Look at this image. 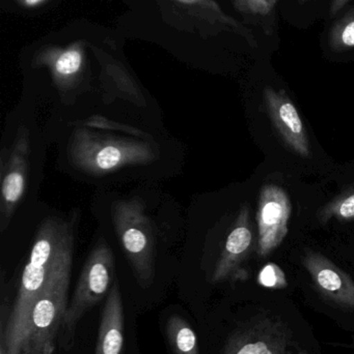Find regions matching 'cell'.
<instances>
[{
    "label": "cell",
    "mask_w": 354,
    "mask_h": 354,
    "mask_svg": "<svg viewBox=\"0 0 354 354\" xmlns=\"http://www.w3.org/2000/svg\"><path fill=\"white\" fill-rule=\"evenodd\" d=\"M87 127H94V128L109 129V130H116L118 132H124L126 134L133 135L135 137H143V138H148V135H145L143 131L136 130V129L130 128V127L123 126V124H118V122H110V120H105L103 118H93L87 122Z\"/></svg>",
    "instance_id": "cell-18"
},
{
    "label": "cell",
    "mask_w": 354,
    "mask_h": 354,
    "mask_svg": "<svg viewBox=\"0 0 354 354\" xmlns=\"http://www.w3.org/2000/svg\"><path fill=\"white\" fill-rule=\"evenodd\" d=\"M28 6H33V4L39 3V2L43 1V0H25Z\"/></svg>",
    "instance_id": "cell-23"
},
{
    "label": "cell",
    "mask_w": 354,
    "mask_h": 354,
    "mask_svg": "<svg viewBox=\"0 0 354 354\" xmlns=\"http://www.w3.org/2000/svg\"><path fill=\"white\" fill-rule=\"evenodd\" d=\"M124 308L118 282L112 284L100 320L95 354H122Z\"/></svg>",
    "instance_id": "cell-12"
},
{
    "label": "cell",
    "mask_w": 354,
    "mask_h": 354,
    "mask_svg": "<svg viewBox=\"0 0 354 354\" xmlns=\"http://www.w3.org/2000/svg\"><path fill=\"white\" fill-rule=\"evenodd\" d=\"M263 99L270 120L285 145L301 157L309 158L311 147L305 124L286 91L266 87Z\"/></svg>",
    "instance_id": "cell-9"
},
{
    "label": "cell",
    "mask_w": 354,
    "mask_h": 354,
    "mask_svg": "<svg viewBox=\"0 0 354 354\" xmlns=\"http://www.w3.org/2000/svg\"><path fill=\"white\" fill-rule=\"evenodd\" d=\"M260 286L268 289H284L288 286L284 270L276 263H268L262 268L258 274Z\"/></svg>",
    "instance_id": "cell-17"
},
{
    "label": "cell",
    "mask_w": 354,
    "mask_h": 354,
    "mask_svg": "<svg viewBox=\"0 0 354 354\" xmlns=\"http://www.w3.org/2000/svg\"><path fill=\"white\" fill-rule=\"evenodd\" d=\"M112 220L137 281L143 287L150 286L155 274L154 237L143 201L131 198L114 202Z\"/></svg>",
    "instance_id": "cell-4"
},
{
    "label": "cell",
    "mask_w": 354,
    "mask_h": 354,
    "mask_svg": "<svg viewBox=\"0 0 354 354\" xmlns=\"http://www.w3.org/2000/svg\"><path fill=\"white\" fill-rule=\"evenodd\" d=\"M70 225L50 218L44 221L35 235L28 261L23 270L20 286L6 328H2L1 346L8 354H21L29 318L51 274L62 239Z\"/></svg>",
    "instance_id": "cell-1"
},
{
    "label": "cell",
    "mask_w": 354,
    "mask_h": 354,
    "mask_svg": "<svg viewBox=\"0 0 354 354\" xmlns=\"http://www.w3.org/2000/svg\"><path fill=\"white\" fill-rule=\"evenodd\" d=\"M328 43L337 52L354 49V6L334 23L330 28Z\"/></svg>",
    "instance_id": "cell-14"
},
{
    "label": "cell",
    "mask_w": 354,
    "mask_h": 354,
    "mask_svg": "<svg viewBox=\"0 0 354 354\" xmlns=\"http://www.w3.org/2000/svg\"><path fill=\"white\" fill-rule=\"evenodd\" d=\"M82 64L81 54L76 50L64 52L57 58L54 64L56 76L60 79H69L79 72Z\"/></svg>",
    "instance_id": "cell-16"
},
{
    "label": "cell",
    "mask_w": 354,
    "mask_h": 354,
    "mask_svg": "<svg viewBox=\"0 0 354 354\" xmlns=\"http://www.w3.org/2000/svg\"><path fill=\"white\" fill-rule=\"evenodd\" d=\"M114 272L112 249L105 241H100L89 254L81 270L72 299L68 304L62 328V339L66 346L73 340L77 324L83 315L109 293Z\"/></svg>",
    "instance_id": "cell-5"
},
{
    "label": "cell",
    "mask_w": 354,
    "mask_h": 354,
    "mask_svg": "<svg viewBox=\"0 0 354 354\" xmlns=\"http://www.w3.org/2000/svg\"><path fill=\"white\" fill-rule=\"evenodd\" d=\"M235 3H236L237 8L241 12H249L247 0H235Z\"/></svg>",
    "instance_id": "cell-21"
},
{
    "label": "cell",
    "mask_w": 354,
    "mask_h": 354,
    "mask_svg": "<svg viewBox=\"0 0 354 354\" xmlns=\"http://www.w3.org/2000/svg\"><path fill=\"white\" fill-rule=\"evenodd\" d=\"M291 210L290 198L283 187L276 185L262 187L257 212L259 257H267L282 245L288 234Z\"/></svg>",
    "instance_id": "cell-6"
},
{
    "label": "cell",
    "mask_w": 354,
    "mask_h": 354,
    "mask_svg": "<svg viewBox=\"0 0 354 354\" xmlns=\"http://www.w3.org/2000/svg\"><path fill=\"white\" fill-rule=\"evenodd\" d=\"M317 218L324 224L332 220H354V191L342 194L326 203L318 212Z\"/></svg>",
    "instance_id": "cell-15"
},
{
    "label": "cell",
    "mask_w": 354,
    "mask_h": 354,
    "mask_svg": "<svg viewBox=\"0 0 354 354\" xmlns=\"http://www.w3.org/2000/svg\"><path fill=\"white\" fill-rule=\"evenodd\" d=\"M29 145L28 132L22 127L17 133L6 165L1 163V232L6 230L15 209L24 195L30 153Z\"/></svg>",
    "instance_id": "cell-8"
},
{
    "label": "cell",
    "mask_w": 354,
    "mask_h": 354,
    "mask_svg": "<svg viewBox=\"0 0 354 354\" xmlns=\"http://www.w3.org/2000/svg\"><path fill=\"white\" fill-rule=\"evenodd\" d=\"M299 1H301V2H306V1H308V0H299Z\"/></svg>",
    "instance_id": "cell-24"
},
{
    "label": "cell",
    "mask_w": 354,
    "mask_h": 354,
    "mask_svg": "<svg viewBox=\"0 0 354 354\" xmlns=\"http://www.w3.org/2000/svg\"><path fill=\"white\" fill-rule=\"evenodd\" d=\"M349 1H351V0H333L330 8V16H336L338 12H340L341 10L345 8V6H346Z\"/></svg>",
    "instance_id": "cell-20"
},
{
    "label": "cell",
    "mask_w": 354,
    "mask_h": 354,
    "mask_svg": "<svg viewBox=\"0 0 354 354\" xmlns=\"http://www.w3.org/2000/svg\"><path fill=\"white\" fill-rule=\"evenodd\" d=\"M255 247V234L251 227L249 208L247 204L240 208L232 230L227 237L222 255L212 274V283L238 280L241 278V266L245 263Z\"/></svg>",
    "instance_id": "cell-10"
},
{
    "label": "cell",
    "mask_w": 354,
    "mask_h": 354,
    "mask_svg": "<svg viewBox=\"0 0 354 354\" xmlns=\"http://www.w3.org/2000/svg\"><path fill=\"white\" fill-rule=\"evenodd\" d=\"M166 330L174 354H200L197 335L184 318L170 316Z\"/></svg>",
    "instance_id": "cell-13"
},
{
    "label": "cell",
    "mask_w": 354,
    "mask_h": 354,
    "mask_svg": "<svg viewBox=\"0 0 354 354\" xmlns=\"http://www.w3.org/2000/svg\"><path fill=\"white\" fill-rule=\"evenodd\" d=\"M303 264L324 297L339 307L354 311V281L348 274L315 251L305 254Z\"/></svg>",
    "instance_id": "cell-11"
},
{
    "label": "cell",
    "mask_w": 354,
    "mask_h": 354,
    "mask_svg": "<svg viewBox=\"0 0 354 354\" xmlns=\"http://www.w3.org/2000/svg\"><path fill=\"white\" fill-rule=\"evenodd\" d=\"M177 1L182 2V3L191 4V3H197L200 0H177Z\"/></svg>",
    "instance_id": "cell-22"
},
{
    "label": "cell",
    "mask_w": 354,
    "mask_h": 354,
    "mask_svg": "<svg viewBox=\"0 0 354 354\" xmlns=\"http://www.w3.org/2000/svg\"><path fill=\"white\" fill-rule=\"evenodd\" d=\"M290 334L278 318L263 317L235 333L224 354H287Z\"/></svg>",
    "instance_id": "cell-7"
},
{
    "label": "cell",
    "mask_w": 354,
    "mask_h": 354,
    "mask_svg": "<svg viewBox=\"0 0 354 354\" xmlns=\"http://www.w3.org/2000/svg\"><path fill=\"white\" fill-rule=\"evenodd\" d=\"M73 247L74 232L70 226L58 250L51 274L33 306L21 354H53L55 351L68 309Z\"/></svg>",
    "instance_id": "cell-2"
},
{
    "label": "cell",
    "mask_w": 354,
    "mask_h": 354,
    "mask_svg": "<svg viewBox=\"0 0 354 354\" xmlns=\"http://www.w3.org/2000/svg\"><path fill=\"white\" fill-rule=\"evenodd\" d=\"M150 139L127 138L78 127L71 134L69 157L73 166L85 174L105 176L129 166L156 161L159 151Z\"/></svg>",
    "instance_id": "cell-3"
},
{
    "label": "cell",
    "mask_w": 354,
    "mask_h": 354,
    "mask_svg": "<svg viewBox=\"0 0 354 354\" xmlns=\"http://www.w3.org/2000/svg\"><path fill=\"white\" fill-rule=\"evenodd\" d=\"M278 0H247L249 12L259 16H267L274 10Z\"/></svg>",
    "instance_id": "cell-19"
}]
</instances>
